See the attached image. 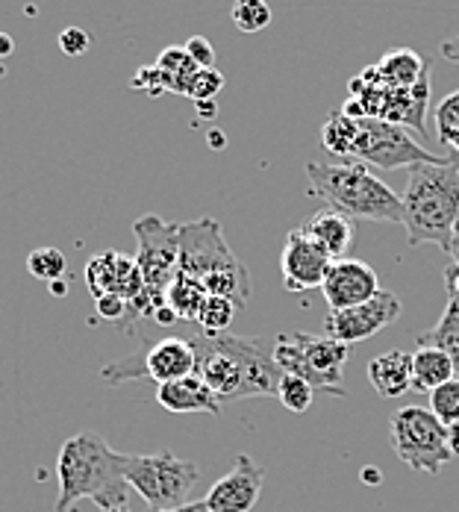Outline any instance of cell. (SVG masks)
<instances>
[{
	"instance_id": "cell-47",
	"label": "cell",
	"mask_w": 459,
	"mask_h": 512,
	"mask_svg": "<svg viewBox=\"0 0 459 512\" xmlns=\"http://www.w3.org/2000/svg\"><path fill=\"white\" fill-rule=\"evenodd\" d=\"M209 145H212V148H224V145H227V139H224L218 130H212V133H209Z\"/></svg>"
},
{
	"instance_id": "cell-7",
	"label": "cell",
	"mask_w": 459,
	"mask_h": 512,
	"mask_svg": "<svg viewBox=\"0 0 459 512\" xmlns=\"http://www.w3.org/2000/svg\"><path fill=\"white\" fill-rule=\"evenodd\" d=\"M118 468L130 489H136L151 512L180 510L189 504L192 489L201 480L198 462L174 457L171 451L159 454H118Z\"/></svg>"
},
{
	"instance_id": "cell-10",
	"label": "cell",
	"mask_w": 459,
	"mask_h": 512,
	"mask_svg": "<svg viewBox=\"0 0 459 512\" xmlns=\"http://www.w3.org/2000/svg\"><path fill=\"white\" fill-rule=\"evenodd\" d=\"M351 101L345 103V115L351 118H377L398 124L404 130H415L418 136H427V112H430V74L421 77L409 89H386L365 83L362 77L351 80Z\"/></svg>"
},
{
	"instance_id": "cell-37",
	"label": "cell",
	"mask_w": 459,
	"mask_h": 512,
	"mask_svg": "<svg viewBox=\"0 0 459 512\" xmlns=\"http://www.w3.org/2000/svg\"><path fill=\"white\" fill-rule=\"evenodd\" d=\"M183 48L189 51V56L195 59L198 68H215V48H212L209 39H204V36H192Z\"/></svg>"
},
{
	"instance_id": "cell-35",
	"label": "cell",
	"mask_w": 459,
	"mask_h": 512,
	"mask_svg": "<svg viewBox=\"0 0 459 512\" xmlns=\"http://www.w3.org/2000/svg\"><path fill=\"white\" fill-rule=\"evenodd\" d=\"M95 315L101 321H112L121 327V321L127 318V301L118 295H101V298H95Z\"/></svg>"
},
{
	"instance_id": "cell-28",
	"label": "cell",
	"mask_w": 459,
	"mask_h": 512,
	"mask_svg": "<svg viewBox=\"0 0 459 512\" xmlns=\"http://www.w3.org/2000/svg\"><path fill=\"white\" fill-rule=\"evenodd\" d=\"M65 268H68V259L59 248H36L27 254V271L36 277V280H45V283H53V280H62L65 277Z\"/></svg>"
},
{
	"instance_id": "cell-14",
	"label": "cell",
	"mask_w": 459,
	"mask_h": 512,
	"mask_svg": "<svg viewBox=\"0 0 459 512\" xmlns=\"http://www.w3.org/2000/svg\"><path fill=\"white\" fill-rule=\"evenodd\" d=\"M330 254L306 233L304 227H295L280 254V271H283V286L289 292H312L321 289L327 268H330Z\"/></svg>"
},
{
	"instance_id": "cell-5",
	"label": "cell",
	"mask_w": 459,
	"mask_h": 512,
	"mask_svg": "<svg viewBox=\"0 0 459 512\" xmlns=\"http://www.w3.org/2000/svg\"><path fill=\"white\" fill-rule=\"evenodd\" d=\"M177 242H180V271L198 280L209 295L230 298L242 309L251 301V274L245 262L230 251L221 221L198 218L177 224Z\"/></svg>"
},
{
	"instance_id": "cell-45",
	"label": "cell",
	"mask_w": 459,
	"mask_h": 512,
	"mask_svg": "<svg viewBox=\"0 0 459 512\" xmlns=\"http://www.w3.org/2000/svg\"><path fill=\"white\" fill-rule=\"evenodd\" d=\"M168 512H209L204 501H189L186 507H180V510H168Z\"/></svg>"
},
{
	"instance_id": "cell-25",
	"label": "cell",
	"mask_w": 459,
	"mask_h": 512,
	"mask_svg": "<svg viewBox=\"0 0 459 512\" xmlns=\"http://www.w3.org/2000/svg\"><path fill=\"white\" fill-rule=\"evenodd\" d=\"M418 342L421 345H430V348H439V351L451 354L459 362V295L448 298V307H445L442 321L433 330L421 333Z\"/></svg>"
},
{
	"instance_id": "cell-4",
	"label": "cell",
	"mask_w": 459,
	"mask_h": 512,
	"mask_svg": "<svg viewBox=\"0 0 459 512\" xmlns=\"http://www.w3.org/2000/svg\"><path fill=\"white\" fill-rule=\"evenodd\" d=\"M309 195L351 221L404 224V201L365 162H306Z\"/></svg>"
},
{
	"instance_id": "cell-27",
	"label": "cell",
	"mask_w": 459,
	"mask_h": 512,
	"mask_svg": "<svg viewBox=\"0 0 459 512\" xmlns=\"http://www.w3.org/2000/svg\"><path fill=\"white\" fill-rule=\"evenodd\" d=\"M239 307L230 301V298H221V295H206L201 315H198V327L206 336H218V333H227L233 318H236Z\"/></svg>"
},
{
	"instance_id": "cell-30",
	"label": "cell",
	"mask_w": 459,
	"mask_h": 512,
	"mask_svg": "<svg viewBox=\"0 0 459 512\" xmlns=\"http://www.w3.org/2000/svg\"><path fill=\"white\" fill-rule=\"evenodd\" d=\"M312 398H315V389L301 380V377H295V374H283V380H280V386H277V401L286 407L289 412H306L312 407Z\"/></svg>"
},
{
	"instance_id": "cell-36",
	"label": "cell",
	"mask_w": 459,
	"mask_h": 512,
	"mask_svg": "<svg viewBox=\"0 0 459 512\" xmlns=\"http://www.w3.org/2000/svg\"><path fill=\"white\" fill-rule=\"evenodd\" d=\"M130 86H133V89H145L148 95H162V92H168V89H165V80H162V71H159L156 65L139 68L136 77L130 80Z\"/></svg>"
},
{
	"instance_id": "cell-2",
	"label": "cell",
	"mask_w": 459,
	"mask_h": 512,
	"mask_svg": "<svg viewBox=\"0 0 459 512\" xmlns=\"http://www.w3.org/2000/svg\"><path fill=\"white\" fill-rule=\"evenodd\" d=\"M56 477V512H71L83 498L95 501L103 512L127 510L130 504V483L118 468V451L109 448L101 433L86 430L65 439L56 457Z\"/></svg>"
},
{
	"instance_id": "cell-8",
	"label": "cell",
	"mask_w": 459,
	"mask_h": 512,
	"mask_svg": "<svg viewBox=\"0 0 459 512\" xmlns=\"http://www.w3.org/2000/svg\"><path fill=\"white\" fill-rule=\"evenodd\" d=\"M274 359L283 368V374H295L306 380L315 392L345 398V362L348 345L330 339V336H312V333H289L277 336Z\"/></svg>"
},
{
	"instance_id": "cell-32",
	"label": "cell",
	"mask_w": 459,
	"mask_h": 512,
	"mask_svg": "<svg viewBox=\"0 0 459 512\" xmlns=\"http://www.w3.org/2000/svg\"><path fill=\"white\" fill-rule=\"evenodd\" d=\"M224 83L227 80H224V74L218 68H198L195 77H192V83H189V95L186 98H192L195 103L215 101L218 92L224 89Z\"/></svg>"
},
{
	"instance_id": "cell-43",
	"label": "cell",
	"mask_w": 459,
	"mask_h": 512,
	"mask_svg": "<svg viewBox=\"0 0 459 512\" xmlns=\"http://www.w3.org/2000/svg\"><path fill=\"white\" fill-rule=\"evenodd\" d=\"M153 318H156L159 324H174V321H180V318H177V315H174L168 307L156 309V315H153Z\"/></svg>"
},
{
	"instance_id": "cell-9",
	"label": "cell",
	"mask_w": 459,
	"mask_h": 512,
	"mask_svg": "<svg viewBox=\"0 0 459 512\" xmlns=\"http://www.w3.org/2000/svg\"><path fill=\"white\" fill-rule=\"evenodd\" d=\"M389 442L395 457L421 474H439L454 460L448 427L430 407H401L395 412L389 421Z\"/></svg>"
},
{
	"instance_id": "cell-26",
	"label": "cell",
	"mask_w": 459,
	"mask_h": 512,
	"mask_svg": "<svg viewBox=\"0 0 459 512\" xmlns=\"http://www.w3.org/2000/svg\"><path fill=\"white\" fill-rule=\"evenodd\" d=\"M357 136L359 121L345 115V112H333L321 127V145H324V151H330L333 156H351Z\"/></svg>"
},
{
	"instance_id": "cell-34",
	"label": "cell",
	"mask_w": 459,
	"mask_h": 512,
	"mask_svg": "<svg viewBox=\"0 0 459 512\" xmlns=\"http://www.w3.org/2000/svg\"><path fill=\"white\" fill-rule=\"evenodd\" d=\"M92 48V36L83 30V27H65L62 33H59V51L65 53V56H83V53H89Z\"/></svg>"
},
{
	"instance_id": "cell-31",
	"label": "cell",
	"mask_w": 459,
	"mask_h": 512,
	"mask_svg": "<svg viewBox=\"0 0 459 512\" xmlns=\"http://www.w3.org/2000/svg\"><path fill=\"white\" fill-rule=\"evenodd\" d=\"M430 410L436 412V418L445 424V427H454L459 424V380H448L445 386L433 389L430 392Z\"/></svg>"
},
{
	"instance_id": "cell-17",
	"label": "cell",
	"mask_w": 459,
	"mask_h": 512,
	"mask_svg": "<svg viewBox=\"0 0 459 512\" xmlns=\"http://www.w3.org/2000/svg\"><path fill=\"white\" fill-rule=\"evenodd\" d=\"M262 486L265 471L248 454H239L233 468L209 486L204 504L209 512H251L262 495Z\"/></svg>"
},
{
	"instance_id": "cell-16",
	"label": "cell",
	"mask_w": 459,
	"mask_h": 512,
	"mask_svg": "<svg viewBox=\"0 0 459 512\" xmlns=\"http://www.w3.org/2000/svg\"><path fill=\"white\" fill-rule=\"evenodd\" d=\"M321 295L330 309H351L380 295L377 271L362 259H333L321 283Z\"/></svg>"
},
{
	"instance_id": "cell-13",
	"label": "cell",
	"mask_w": 459,
	"mask_h": 512,
	"mask_svg": "<svg viewBox=\"0 0 459 512\" xmlns=\"http://www.w3.org/2000/svg\"><path fill=\"white\" fill-rule=\"evenodd\" d=\"M401 318V301L395 292L380 289L377 298L359 304L351 309H330L324 330L330 339L342 342V345H357L362 339H371L374 333H380L383 327L395 324Z\"/></svg>"
},
{
	"instance_id": "cell-18",
	"label": "cell",
	"mask_w": 459,
	"mask_h": 512,
	"mask_svg": "<svg viewBox=\"0 0 459 512\" xmlns=\"http://www.w3.org/2000/svg\"><path fill=\"white\" fill-rule=\"evenodd\" d=\"M156 404L174 415H189V412L221 415L224 412V401L206 386L201 374H189V377L156 386Z\"/></svg>"
},
{
	"instance_id": "cell-33",
	"label": "cell",
	"mask_w": 459,
	"mask_h": 512,
	"mask_svg": "<svg viewBox=\"0 0 459 512\" xmlns=\"http://www.w3.org/2000/svg\"><path fill=\"white\" fill-rule=\"evenodd\" d=\"M436 130H439V139L445 142L454 130H459V89L451 92L448 98H442L436 106Z\"/></svg>"
},
{
	"instance_id": "cell-22",
	"label": "cell",
	"mask_w": 459,
	"mask_h": 512,
	"mask_svg": "<svg viewBox=\"0 0 459 512\" xmlns=\"http://www.w3.org/2000/svg\"><path fill=\"white\" fill-rule=\"evenodd\" d=\"M454 371H457V359L451 354H445L439 348H430V345H421L412 354V389L430 395L433 389L454 380Z\"/></svg>"
},
{
	"instance_id": "cell-29",
	"label": "cell",
	"mask_w": 459,
	"mask_h": 512,
	"mask_svg": "<svg viewBox=\"0 0 459 512\" xmlns=\"http://www.w3.org/2000/svg\"><path fill=\"white\" fill-rule=\"evenodd\" d=\"M230 15H233V24L242 33H262L274 18L268 0H236Z\"/></svg>"
},
{
	"instance_id": "cell-44",
	"label": "cell",
	"mask_w": 459,
	"mask_h": 512,
	"mask_svg": "<svg viewBox=\"0 0 459 512\" xmlns=\"http://www.w3.org/2000/svg\"><path fill=\"white\" fill-rule=\"evenodd\" d=\"M448 445H451V454L459 457V424L448 427Z\"/></svg>"
},
{
	"instance_id": "cell-1",
	"label": "cell",
	"mask_w": 459,
	"mask_h": 512,
	"mask_svg": "<svg viewBox=\"0 0 459 512\" xmlns=\"http://www.w3.org/2000/svg\"><path fill=\"white\" fill-rule=\"evenodd\" d=\"M198 374L206 386L227 404L242 398H277V386L283 380V368L274 359V342L262 336H195Z\"/></svg>"
},
{
	"instance_id": "cell-11",
	"label": "cell",
	"mask_w": 459,
	"mask_h": 512,
	"mask_svg": "<svg viewBox=\"0 0 459 512\" xmlns=\"http://www.w3.org/2000/svg\"><path fill=\"white\" fill-rule=\"evenodd\" d=\"M189 374H198V351L192 339H183V336L159 339L153 345L133 351L130 357L115 359L101 368L106 386H121V383L142 380V377H151L156 386H162Z\"/></svg>"
},
{
	"instance_id": "cell-20",
	"label": "cell",
	"mask_w": 459,
	"mask_h": 512,
	"mask_svg": "<svg viewBox=\"0 0 459 512\" xmlns=\"http://www.w3.org/2000/svg\"><path fill=\"white\" fill-rule=\"evenodd\" d=\"M368 380L383 401L401 398L412 389V354L386 351L368 362Z\"/></svg>"
},
{
	"instance_id": "cell-12",
	"label": "cell",
	"mask_w": 459,
	"mask_h": 512,
	"mask_svg": "<svg viewBox=\"0 0 459 512\" xmlns=\"http://www.w3.org/2000/svg\"><path fill=\"white\" fill-rule=\"evenodd\" d=\"M357 121L359 136L351 156H357L365 165H374L380 171H395V168H415L421 162L442 159V156L424 151L418 142H412L409 130L398 127V124L377 121V118H357Z\"/></svg>"
},
{
	"instance_id": "cell-39",
	"label": "cell",
	"mask_w": 459,
	"mask_h": 512,
	"mask_svg": "<svg viewBox=\"0 0 459 512\" xmlns=\"http://www.w3.org/2000/svg\"><path fill=\"white\" fill-rule=\"evenodd\" d=\"M445 283H448V292L459 295V262H454L448 271H445Z\"/></svg>"
},
{
	"instance_id": "cell-42",
	"label": "cell",
	"mask_w": 459,
	"mask_h": 512,
	"mask_svg": "<svg viewBox=\"0 0 459 512\" xmlns=\"http://www.w3.org/2000/svg\"><path fill=\"white\" fill-rule=\"evenodd\" d=\"M15 51V42H12V36H6V33H0V59H6V56H12Z\"/></svg>"
},
{
	"instance_id": "cell-23",
	"label": "cell",
	"mask_w": 459,
	"mask_h": 512,
	"mask_svg": "<svg viewBox=\"0 0 459 512\" xmlns=\"http://www.w3.org/2000/svg\"><path fill=\"white\" fill-rule=\"evenodd\" d=\"M206 295L209 292H206L198 280H192L189 274L177 271L174 280H171V286L165 289V307L171 309L180 321H198Z\"/></svg>"
},
{
	"instance_id": "cell-46",
	"label": "cell",
	"mask_w": 459,
	"mask_h": 512,
	"mask_svg": "<svg viewBox=\"0 0 459 512\" xmlns=\"http://www.w3.org/2000/svg\"><path fill=\"white\" fill-rule=\"evenodd\" d=\"M51 286V292L56 295V298H65L68 295V286H65V280H53V283H48Z\"/></svg>"
},
{
	"instance_id": "cell-15",
	"label": "cell",
	"mask_w": 459,
	"mask_h": 512,
	"mask_svg": "<svg viewBox=\"0 0 459 512\" xmlns=\"http://www.w3.org/2000/svg\"><path fill=\"white\" fill-rule=\"evenodd\" d=\"M86 283H89L92 298L118 295L127 304H133L145 295V280H142L136 256H127L121 251H101L92 256L86 265Z\"/></svg>"
},
{
	"instance_id": "cell-48",
	"label": "cell",
	"mask_w": 459,
	"mask_h": 512,
	"mask_svg": "<svg viewBox=\"0 0 459 512\" xmlns=\"http://www.w3.org/2000/svg\"><path fill=\"white\" fill-rule=\"evenodd\" d=\"M109 512H130V510H109Z\"/></svg>"
},
{
	"instance_id": "cell-21",
	"label": "cell",
	"mask_w": 459,
	"mask_h": 512,
	"mask_svg": "<svg viewBox=\"0 0 459 512\" xmlns=\"http://www.w3.org/2000/svg\"><path fill=\"white\" fill-rule=\"evenodd\" d=\"M301 227L330 254V259H345L348 248L354 245V221L330 206L318 209Z\"/></svg>"
},
{
	"instance_id": "cell-6",
	"label": "cell",
	"mask_w": 459,
	"mask_h": 512,
	"mask_svg": "<svg viewBox=\"0 0 459 512\" xmlns=\"http://www.w3.org/2000/svg\"><path fill=\"white\" fill-rule=\"evenodd\" d=\"M133 233L139 242V271L145 280V295L133 304H127V318L118 330L133 333V327L145 318H153L156 309L165 307V289L171 286L174 274L180 271V242H177V224L162 221L159 215H142L133 221Z\"/></svg>"
},
{
	"instance_id": "cell-40",
	"label": "cell",
	"mask_w": 459,
	"mask_h": 512,
	"mask_svg": "<svg viewBox=\"0 0 459 512\" xmlns=\"http://www.w3.org/2000/svg\"><path fill=\"white\" fill-rule=\"evenodd\" d=\"M442 56H445L448 62H459V36L448 39V42H442Z\"/></svg>"
},
{
	"instance_id": "cell-38",
	"label": "cell",
	"mask_w": 459,
	"mask_h": 512,
	"mask_svg": "<svg viewBox=\"0 0 459 512\" xmlns=\"http://www.w3.org/2000/svg\"><path fill=\"white\" fill-rule=\"evenodd\" d=\"M359 480H362L365 486H380V480H383V474H380V468H374V465H368V468H362V471H359Z\"/></svg>"
},
{
	"instance_id": "cell-41",
	"label": "cell",
	"mask_w": 459,
	"mask_h": 512,
	"mask_svg": "<svg viewBox=\"0 0 459 512\" xmlns=\"http://www.w3.org/2000/svg\"><path fill=\"white\" fill-rule=\"evenodd\" d=\"M195 109H198V118H204V121H215V115H218V106H215V101L195 103Z\"/></svg>"
},
{
	"instance_id": "cell-24",
	"label": "cell",
	"mask_w": 459,
	"mask_h": 512,
	"mask_svg": "<svg viewBox=\"0 0 459 512\" xmlns=\"http://www.w3.org/2000/svg\"><path fill=\"white\" fill-rule=\"evenodd\" d=\"M159 71H162V80H165V89L174 92V95H189V83L198 71L195 59L189 56L186 48H165L159 53V59L153 62Z\"/></svg>"
},
{
	"instance_id": "cell-3",
	"label": "cell",
	"mask_w": 459,
	"mask_h": 512,
	"mask_svg": "<svg viewBox=\"0 0 459 512\" xmlns=\"http://www.w3.org/2000/svg\"><path fill=\"white\" fill-rule=\"evenodd\" d=\"M401 201L409 248L430 242L451 254L459 224V156H442L439 162L409 168Z\"/></svg>"
},
{
	"instance_id": "cell-19",
	"label": "cell",
	"mask_w": 459,
	"mask_h": 512,
	"mask_svg": "<svg viewBox=\"0 0 459 512\" xmlns=\"http://www.w3.org/2000/svg\"><path fill=\"white\" fill-rule=\"evenodd\" d=\"M427 74H430V65L418 53L409 48H395V51L383 53L377 65H368L359 77L365 83L386 86V89H409Z\"/></svg>"
}]
</instances>
